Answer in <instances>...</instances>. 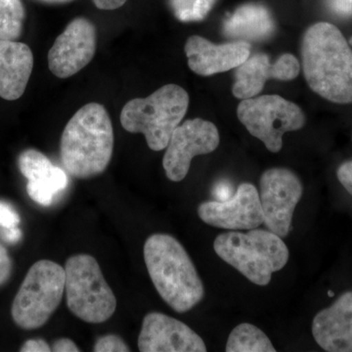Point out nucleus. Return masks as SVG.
Listing matches in <instances>:
<instances>
[{"mask_svg":"<svg viewBox=\"0 0 352 352\" xmlns=\"http://www.w3.org/2000/svg\"><path fill=\"white\" fill-rule=\"evenodd\" d=\"M303 73L309 87L322 98L352 103V50L336 25L319 22L302 38Z\"/></svg>","mask_w":352,"mask_h":352,"instance_id":"1","label":"nucleus"},{"mask_svg":"<svg viewBox=\"0 0 352 352\" xmlns=\"http://www.w3.org/2000/svg\"><path fill=\"white\" fill-rule=\"evenodd\" d=\"M112 120L105 107L88 103L71 118L60 142L62 164L69 175L87 179L105 171L113 152Z\"/></svg>","mask_w":352,"mask_h":352,"instance_id":"2","label":"nucleus"},{"mask_svg":"<svg viewBox=\"0 0 352 352\" xmlns=\"http://www.w3.org/2000/svg\"><path fill=\"white\" fill-rule=\"evenodd\" d=\"M144 259L157 293L175 311L184 314L203 300V282L186 250L175 237L153 234L145 242Z\"/></svg>","mask_w":352,"mask_h":352,"instance_id":"3","label":"nucleus"},{"mask_svg":"<svg viewBox=\"0 0 352 352\" xmlns=\"http://www.w3.org/2000/svg\"><path fill=\"white\" fill-rule=\"evenodd\" d=\"M214 252L252 283L267 286L274 272L283 270L289 252L277 234L263 229L242 233L229 231L215 238Z\"/></svg>","mask_w":352,"mask_h":352,"instance_id":"4","label":"nucleus"},{"mask_svg":"<svg viewBox=\"0 0 352 352\" xmlns=\"http://www.w3.org/2000/svg\"><path fill=\"white\" fill-rule=\"evenodd\" d=\"M188 106L186 90L179 85H164L146 98L127 102L120 113V124L126 131L142 133L153 151H162L168 147Z\"/></svg>","mask_w":352,"mask_h":352,"instance_id":"5","label":"nucleus"},{"mask_svg":"<svg viewBox=\"0 0 352 352\" xmlns=\"http://www.w3.org/2000/svg\"><path fill=\"white\" fill-rule=\"evenodd\" d=\"M65 273L67 305L72 314L90 324L104 323L113 316L117 298L94 256H71L65 265Z\"/></svg>","mask_w":352,"mask_h":352,"instance_id":"6","label":"nucleus"},{"mask_svg":"<svg viewBox=\"0 0 352 352\" xmlns=\"http://www.w3.org/2000/svg\"><path fill=\"white\" fill-rule=\"evenodd\" d=\"M65 280V268L60 264L47 259L34 263L14 298V322L24 330L43 327L61 303Z\"/></svg>","mask_w":352,"mask_h":352,"instance_id":"7","label":"nucleus"},{"mask_svg":"<svg viewBox=\"0 0 352 352\" xmlns=\"http://www.w3.org/2000/svg\"><path fill=\"white\" fill-rule=\"evenodd\" d=\"M237 115L248 131L272 153L282 149L286 132L300 131L305 124L302 109L279 95L244 99Z\"/></svg>","mask_w":352,"mask_h":352,"instance_id":"8","label":"nucleus"},{"mask_svg":"<svg viewBox=\"0 0 352 352\" xmlns=\"http://www.w3.org/2000/svg\"><path fill=\"white\" fill-rule=\"evenodd\" d=\"M259 187L264 224L280 237H287L303 193L300 178L287 168H270L261 175Z\"/></svg>","mask_w":352,"mask_h":352,"instance_id":"9","label":"nucleus"},{"mask_svg":"<svg viewBox=\"0 0 352 352\" xmlns=\"http://www.w3.org/2000/svg\"><path fill=\"white\" fill-rule=\"evenodd\" d=\"M219 133L212 122L187 120L175 129L163 159L168 179L179 182L188 175L192 160L214 152L219 145Z\"/></svg>","mask_w":352,"mask_h":352,"instance_id":"10","label":"nucleus"},{"mask_svg":"<svg viewBox=\"0 0 352 352\" xmlns=\"http://www.w3.org/2000/svg\"><path fill=\"white\" fill-rule=\"evenodd\" d=\"M96 44L94 23L87 18H76L58 36L48 52L51 73L59 78L76 75L94 59Z\"/></svg>","mask_w":352,"mask_h":352,"instance_id":"11","label":"nucleus"},{"mask_svg":"<svg viewBox=\"0 0 352 352\" xmlns=\"http://www.w3.org/2000/svg\"><path fill=\"white\" fill-rule=\"evenodd\" d=\"M198 214L208 226L226 230H251L264 223L258 189L248 182L240 184L228 200L204 201Z\"/></svg>","mask_w":352,"mask_h":352,"instance_id":"12","label":"nucleus"},{"mask_svg":"<svg viewBox=\"0 0 352 352\" xmlns=\"http://www.w3.org/2000/svg\"><path fill=\"white\" fill-rule=\"evenodd\" d=\"M141 352H205L203 339L186 324L160 312L143 319L138 337Z\"/></svg>","mask_w":352,"mask_h":352,"instance_id":"13","label":"nucleus"},{"mask_svg":"<svg viewBox=\"0 0 352 352\" xmlns=\"http://www.w3.org/2000/svg\"><path fill=\"white\" fill-rule=\"evenodd\" d=\"M300 65L294 55L284 54L274 64L263 53L254 55L238 67L232 92L237 98L249 99L261 94L270 78L292 80L298 76Z\"/></svg>","mask_w":352,"mask_h":352,"instance_id":"14","label":"nucleus"},{"mask_svg":"<svg viewBox=\"0 0 352 352\" xmlns=\"http://www.w3.org/2000/svg\"><path fill=\"white\" fill-rule=\"evenodd\" d=\"M189 68L203 76L238 68L251 54V45L245 41L214 44L199 36H192L185 43Z\"/></svg>","mask_w":352,"mask_h":352,"instance_id":"15","label":"nucleus"},{"mask_svg":"<svg viewBox=\"0 0 352 352\" xmlns=\"http://www.w3.org/2000/svg\"><path fill=\"white\" fill-rule=\"evenodd\" d=\"M312 335L325 351L352 352V292L315 315Z\"/></svg>","mask_w":352,"mask_h":352,"instance_id":"16","label":"nucleus"},{"mask_svg":"<svg viewBox=\"0 0 352 352\" xmlns=\"http://www.w3.org/2000/svg\"><path fill=\"white\" fill-rule=\"evenodd\" d=\"M34 68V55L27 44L0 41V97L8 101L24 94Z\"/></svg>","mask_w":352,"mask_h":352,"instance_id":"17","label":"nucleus"},{"mask_svg":"<svg viewBox=\"0 0 352 352\" xmlns=\"http://www.w3.org/2000/svg\"><path fill=\"white\" fill-rule=\"evenodd\" d=\"M223 31L229 38L258 41L272 34L274 23L265 7L256 3L245 4L227 18Z\"/></svg>","mask_w":352,"mask_h":352,"instance_id":"18","label":"nucleus"},{"mask_svg":"<svg viewBox=\"0 0 352 352\" xmlns=\"http://www.w3.org/2000/svg\"><path fill=\"white\" fill-rule=\"evenodd\" d=\"M21 173L28 182L45 183L55 193L63 191L68 185V176L62 168L55 166L50 159L36 149H27L18 159Z\"/></svg>","mask_w":352,"mask_h":352,"instance_id":"19","label":"nucleus"},{"mask_svg":"<svg viewBox=\"0 0 352 352\" xmlns=\"http://www.w3.org/2000/svg\"><path fill=\"white\" fill-rule=\"evenodd\" d=\"M227 352H275L270 338L252 324L243 323L233 329L226 344Z\"/></svg>","mask_w":352,"mask_h":352,"instance_id":"20","label":"nucleus"},{"mask_svg":"<svg viewBox=\"0 0 352 352\" xmlns=\"http://www.w3.org/2000/svg\"><path fill=\"white\" fill-rule=\"evenodd\" d=\"M25 18L22 0H0V41H17L22 34Z\"/></svg>","mask_w":352,"mask_h":352,"instance_id":"21","label":"nucleus"},{"mask_svg":"<svg viewBox=\"0 0 352 352\" xmlns=\"http://www.w3.org/2000/svg\"><path fill=\"white\" fill-rule=\"evenodd\" d=\"M95 352H129L131 349L126 342L117 335H107L101 337L95 342Z\"/></svg>","mask_w":352,"mask_h":352,"instance_id":"22","label":"nucleus"},{"mask_svg":"<svg viewBox=\"0 0 352 352\" xmlns=\"http://www.w3.org/2000/svg\"><path fill=\"white\" fill-rule=\"evenodd\" d=\"M19 214L8 203L0 201V226L2 228H13L19 226Z\"/></svg>","mask_w":352,"mask_h":352,"instance_id":"23","label":"nucleus"},{"mask_svg":"<svg viewBox=\"0 0 352 352\" xmlns=\"http://www.w3.org/2000/svg\"><path fill=\"white\" fill-rule=\"evenodd\" d=\"M196 0H173V6L178 20L182 22H191L192 10Z\"/></svg>","mask_w":352,"mask_h":352,"instance_id":"24","label":"nucleus"},{"mask_svg":"<svg viewBox=\"0 0 352 352\" xmlns=\"http://www.w3.org/2000/svg\"><path fill=\"white\" fill-rule=\"evenodd\" d=\"M13 263L6 248L0 244V286L6 283L12 274Z\"/></svg>","mask_w":352,"mask_h":352,"instance_id":"25","label":"nucleus"},{"mask_svg":"<svg viewBox=\"0 0 352 352\" xmlns=\"http://www.w3.org/2000/svg\"><path fill=\"white\" fill-rule=\"evenodd\" d=\"M328 8L340 17H352V0H326Z\"/></svg>","mask_w":352,"mask_h":352,"instance_id":"26","label":"nucleus"},{"mask_svg":"<svg viewBox=\"0 0 352 352\" xmlns=\"http://www.w3.org/2000/svg\"><path fill=\"white\" fill-rule=\"evenodd\" d=\"M337 177L340 184L352 196V160L340 164L337 170Z\"/></svg>","mask_w":352,"mask_h":352,"instance_id":"27","label":"nucleus"},{"mask_svg":"<svg viewBox=\"0 0 352 352\" xmlns=\"http://www.w3.org/2000/svg\"><path fill=\"white\" fill-rule=\"evenodd\" d=\"M214 0H196L192 10V18L193 21L203 20L208 13L210 12Z\"/></svg>","mask_w":352,"mask_h":352,"instance_id":"28","label":"nucleus"},{"mask_svg":"<svg viewBox=\"0 0 352 352\" xmlns=\"http://www.w3.org/2000/svg\"><path fill=\"white\" fill-rule=\"evenodd\" d=\"M20 351L22 352H50L52 351L50 344L44 340H29L23 344Z\"/></svg>","mask_w":352,"mask_h":352,"instance_id":"29","label":"nucleus"},{"mask_svg":"<svg viewBox=\"0 0 352 352\" xmlns=\"http://www.w3.org/2000/svg\"><path fill=\"white\" fill-rule=\"evenodd\" d=\"M214 195L217 201H226L234 195L232 193V187L226 182H220L215 185L214 189Z\"/></svg>","mask_w":352,"mask_h":352,"instance_id":"30","label":"nucleus"},{"mask_svg":"<svg viewBox=\"0 0 352 352\" xmlns=\"http://www.w3.org/2000/svg\"><path fill=\"white\" fill-rule=\"evenodd\" d=\"M52 351L54 352H78L80 349L69 339H59L53 344Z\"/></svg>","mask_w":352,"mask_h":352,"instance_id":"31","label":"nucleus"},{"mask_svg":"<svg viewBox=\"0 0 352 352\" xmlns=\"http://www.w3.org/2000/svg\"><path fill=\"white\" fill-rule=\"evenodd\" d=\"M126 0H94V6L101 10H115L126 3Z\"/></svg>","mask_w":352,"mask_h":352,"instance_id":"32","label":"nucleus"},{"mask_svg":"<svg viewBox=\"0 0 352 352\" xmlns=\"http://www.w3.org/2000/svg\"><path fill=\"white\" fill-rule=\"evenodd\" d=\"M3 238L7 242L14 244V243L19 242L21 238H22V231L18 227L4 228Z\"/></svg>","mask_w":352,"mask_h":352,"instance_id":"33","label":"nucleus"},{"mask_svg":"<svg viewBox=\"0 0 352 352\" xmlns=\"http://www.w3.org/2000/svg\"><path fill=\"white\" fill-rule=\"evenodd\" d=\"M38 1L48 4H61L66 3V2L72 1V0H38Z\"/></svg>","mask_w":352,"mask_h":352,"instance_id":"34","label":"nucleus"},{"mask_svg":"<svg viewBox=\"0 0 352 352\" xmlns=\"http://www.w3.org/2000/svg\"><path fill=\"white\" fill-rule=\"evenodd\" d=\"M328 295L330 296H333V292H329Z\"/></svg>","mask_w":352,"mask_h":352,"instance_id":"35","label":"nucleus"},{"mask_svg":"<svg viewBox=\"0 0 352 352\" xmlns=\"http://www.w3.org/2000/svg\"><path fill=\"white\" fill-rule=\"evenodd\" d=\"M349 43H351V45H352V36H351V41H349Z\"/></svg>","mask_w":352,"mask_h":352,"instance_id":"36","label":"nucleus"}]
</instances>
